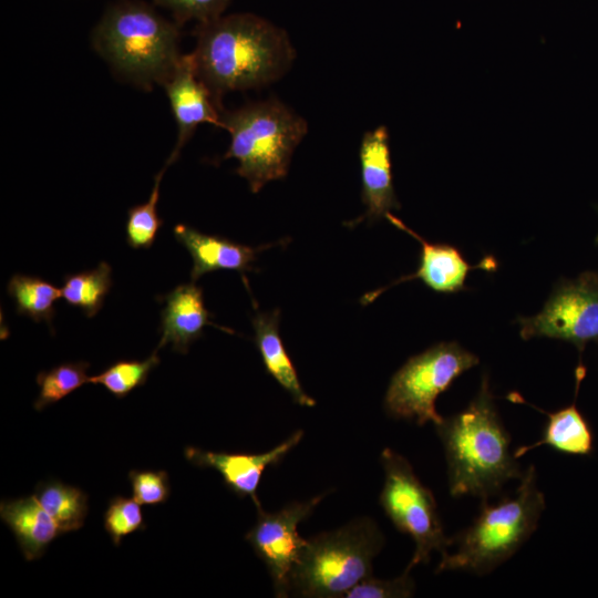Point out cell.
Wrapping results in <instances>:
<instances>
[{"mask_svg": "<svg viewBox=\"0 0 598 598\" xmlns=\"http://www.w3.org/2000/svg\"><path fill=\"white\" fill-rule=\"evenodd\" d=\"M172 10L178 21L208 22L221 16L229 0H155Z\"/></svg>", "mask_w": 598, "mask_h": 598, "instance_id": "f1b7e54d", "label": "cell"}, {"mask_svg": "<svg viewBox=\"0 0 598 598\" xmlns=\"http://www.w3.org/2000/svg\"><path fill=\"white\" fill-rule=\"evenodd\" d=\"M586 368L579 364L576 369V392L575 400L568 406H565L555 412H545L537 409L547 415L548 422L544 429L543 436L539 441L518 446L514 451L516 458L522 457L532 450L547 445L555 451L568 455L589 456L595 450V434L589 421L577 408V394L580 382L585 378Z\"/></svg>", "mask_w": 598, "mask_h": 598, "instance_id": "e0dca14e", "label": "cell"}, {"mask_svg": "<svg viewBox=\"0 0 598 598\" xmlns=\"http://www.w3.org/2000/svg\"><path fill=\"white\" fill-rule=\"evenodd\" d=\"M405 569L402 575L393 579H378L369 576L351 588L347 598H409L414 595L415 582Z\"/></svg>", "mask_w": 598, "mask_h": 598, "instance_id": "4316f807", "label": "cell"}, {"mask_svg": "<svg viewBox=\"0 0 598 598\" xmlns=\"http://www.w3.org/2000/svg\"><path fill=\"white\" fill-rule=\"evenodd\" d=\"M383 545L379 526L367 516L307 539L291 576V592L308 598L344 597L372 576V561Z\"/></svg>", "mask_w": 598, "mask_h": 598, "instance_id": "8992f818", "label": "cell"}, {"mask_svg": "<svg viewBox=\"0 0 598 598\" xmlns=\"http://www.w3.org/2000/svg\"><path fill=\"white\" fill-rule=\"evenodd\" d=\"M92 42L121 78L144 90L163 85L182 55L177 28L140 2L112 6L96 25Z\"/></svg>", "mask_w": 598, "mask_h": 598, "instance_id": "277c9868", "label": "cell"}, {"mask_svg": "<svg viewBox=\"0 0 598 598\" xmlns=\"http://www.w3.org/2000/svg\"><path fill=\"white\" fill-rule=\"evenodd\" d=\"M103 522L115 546H120L123 537L146 528L141 504L134 498L123 496L110 499Z\"/></svg>", "mask_w": 598, "mask_h": 598, "instance_id": "484cf974", "label": "cell"}, {"mask_svg": "<svg viewBox=\"0 0 598 598\" xmlns=\"http://www.w3.org/2000/svg\"><path fill=\"white\" fill-rule=\"evenodd\" d=\"M0 516L12 530L27 560L40 558L53 539L62 534L33 495L2 501Z\"/></svg>", "mask_w": 598, "mask_h": 598, "instance_id": "ac0fdd59", "label": "cell"}, {"mask_svg": "<svg viewBox=\"0 0 598 598\" xmlns=\"http://www.w3.org/2000/svg\"><path fill=\"white\" fill-rule=\"evenodd\" d=\"M545 507L535 466L530 465L524 471L513 496H505L496 504L482 499L478 516L452 538L455 549L442 555L435 573L489 574L533 535Z\"/></svg>", "mask_w": 598, "mask_h": 598, "instance_id": "3957f363", "label": "cell"}, {"mask_svg": "<svg viewBox=\"0 0 598 598\" xmlns=\"http://www.w3.org/2000/svg\"><path fill=\"white\" fill-rule=\"evenodd\" d=\"M174 236L192 256V282L215 270H235L245 275L254 269L257 252L266 248H254L221 236L207 235L184 224L174 227Z\"/></svg>", "mask_w": 598, "mask_h": 598, "instance_id": "9a60e30c", "label": "cell"}, {"mask_svg": "<svg viewBox=\"0 0 598 598\" xmlns=\"http://www.w3.org/2000/svg\"><path fill=\"white\" fill-rule=\"evenodd\" d=\"M362 203L367 212L349 226L367 219L369 223L385 217L391 209L401 207L393 187L389 132L379 126L364 133L360 145Z\"/></svg>", "mask_w": 598, "mask_h": 598, "instance_id": "5bb4252c", "label": "cell"}, {"mask_svg": "<svg viewBox=\"0 0 598 598\" xmlns=\"http://www.w3.org/2000/svg\"><path fill=\"white\" fill-rule=\"evenodd\" d=\"M196 35L192 55L197 75L220 106L225 93L279 80L296 56L287 33L252 13L199 23Z\"/></svg>", "mask_w": 598, "mask_h": 598, "instance_id": "6da1fadb", "label": "cell"}, {"mask_svg": "<svg viewBox=\"0 0 598 598\" xmlns=\"http://www.w3.org/2000/svg\"><path fill=\"white\" fill-rule=\"evenodd\" d=\"M303 437V431L298 430L287 440L268 452L260 454L212 452L188 446L184 454L187 461L202 468L217 471L225 485L238 497H250L256 508L262 507L257 489L265 470L279 464L283 457Z\"/></svg>", "mask_w": 598, "mask_h": 598, "instance_id": "4fadbf2b", "label": "cell"}, {"mask_svg": "<svg viewBox=\"0 0 598 598\" xmlns=\"http://www.w3.org/2000/svg\"><path fill=\"white\" fill-rule=\"evenodd\" d=\"M385 218L396 228L408 233L421 244L420 266L415 272L403 276L381 289L367 292L360 299L364 306L374 301L382 292L391 287L414 279L422 280L429 288L436 292H457L465 289L464 282L471 269L481 268L492 271L496 268V262L492 257H485L480 264L471 266L455 247L426 241L391 213H388Z\"/></svg>", "mask_w": 598, "mask_h": 598, "instance_id": "7c38bea8", "label": "cell"}, {"mask_svg": "<svg viewBox=\"0 0 598 598\" xmlns=\"http://www.w3.org/2000/svg\"><path fill=\"white\" fill-rule=\"evenodd\" d=\"M161 313L159 348L172 344L179 353H187L189 344L202 337L205 326L212 324L203 290L195 282L183 283L164 296Z\"/></svg>", "mask_w": 598, "mask_h": 598, "instance_id": "2e32d148", "label": "cell"}, {"mask_svg": "<svg viewBox=\"0 0 598 598\" xmlns=\"http://www.w3.org/2000/svg\"><path fill=\"white\" fill-rule=\"evenodd\" d=\"M380 461L384 484L379 503L394 527L411 536L415 544L413 556L405 569L427 564L432 551L445 554L452 546L440 518L435 497L415 475L410 462L386 447Z\"/></svg>", "mask_w": 598, "mask_h": 598, "instance_id": "ba28073f", "label": "cell"}, {"mask_svg": "<svg viewBox=\"0 0 598 598\" xmlns=\"http://www.w3.org/2000/svg\"><path fill=\"white\" fill-rule=\"evenodd\" d=\"M112 287V268L102 261L95 269L69 274L63 277L62 298L78 307L87 317H94Z\"/></svg>", "mask_w": 598, "mask_h": 598, "instance_id": "7402d4cb", "label": "cell"}, {"mask_svg": "<svg viewBox=\"0 0 598 598\" xmlns=\"http://www.w3.org/2000/svg\"><path fill=\"white\" fill-rule=\"evenodd\" d=\"M162 86L177 124V142L166 162L169 166L199 124L208 123L221 128L220 115L224 109L197 75L192 53L181 55Z\"/></svg>", "mask_w": 598, "mask_h": 598, "instance_id": "8fae6325", "label": "cell"}, {"mask_svg": "<svg viewBox=\"0 0 598 598\" xmlns=\"http://www.w3.org/2000/svg\"><path fill=\"white\" fill-rule=\"evenodd\" d=\"M278 324V309L270 313H258L252 319L255 343L266 371L290 394L297 404L312 408L317 402L305 392L296 368L279 334Z\"/></svg>", "mask_w": 598, "mask_h": 598, "instance_id": "d6986e66", "label": "cell"}, {"mask_svg": "<svg viewBox=\"0 0 598 598\" xmlns=\"http://www.w3.org/2000/svg\"><path fill=\"white\" fill-rule=\"evenodd\" d=\"M596 243L598 244V234H597V237H596Z\"/></svg>", "mask_w": 598, "mask_h": 598, "instance_id": "f546056e", "label": "cell"}, {"mask_svg": "<svg viewBox=\"0 0 598 598\" xmlns=\"http://www.w3.org/2000/svg\"><path fill=\"white\" fill-rule=\"evenodd\" d=\"M167 167L168 165L165 164L162 171L155 176L154 186L148 199L143 204L131 207L127 212L125 226L126 240L134 249L150 248L163 224L162 218L157 215V203L161 181Z\"/></svg>", "mask_w": 598, "mask_h": 598, "instance_id": "d4e9b609", "label": "cell"}, {"mask_svg": "<svg viewBox=\"0 0 598 598\" xmlns=\"http://www.w3.org/2000/svg\"><path fill=\"white\" fill-rule=\"evenodd\" d=\"M478 364V358L456 342H441L411 357L391 378L384 409L394 419L414 420L417 425L439 424L437 396L456 378Z\"/></svg>", "mask_w": 598, "mask_h": 598, "instance_id": "52a82bcc", "label": "cell"}, {"mask_svg": "<svg viewBox=\"0 0 598 598\" xmlns=\"http://www.w3.org/2000/svg\"><path fill=\"white\" fill-rule=\"evenodd\" d=\"M90 364L84 361L59 364L49 371H41L37 375L39 396L34 409L44 408L59 402L80 386L89 383L87 369Z\"/></svg>", "mask_w": 598, "mask_h": 598, "instance_id": "603a6c76", "label": "cell"}, {"mask_svg": "<svg viewBox=\"0 0 598 598\" xmlns=\"http://www.w3.org/2000/svg\"><path fill=\"white\" fill-rule=\"evenodd\" d=\"M133 498L141 505L165 503L171 494L168 474L165 471H136L128 473Z\"/></svg>", "mask_w": 598, "mask_h": 598, "instance_id": "83f0119b", "label": "cell"}, {"mask_svg": "<svg viewBox=\"0 0 598 598\" xmlns=\"http://www.w3.org/2000/svg\"><path fill=\"white\" fill-rule=\"evenodd\" d=\"M324 496L291 502L276 513L257 508V520L245 538L266 565L276 597L291 594V576L307 544L298 533V525L313 513Z\"/></svg>", "mask_w": 598, "mask_h": 598, "instance_id": "30bf717a", "label": "cell"}, {"mask_svg": "<svg viewBox=\"0 0 598 598\" xmlns=\"http://www.w3.org/2000/svg\"><path fill=\"white\" fill-rule=\"evenodd\" d=\"M220 122L230 134L224 158L238 161L236 173L252 193L287 175L291 156L308 132L306 120L275 97L223 110Z\"/></svg>", "mask_w": 598, "mask_h": 598, "instance_id": "5b68a950", "label": "cell"}, {"mask_svg": "<svg viewBox=\"0 0 598 598\" xmlns=\"http://www.w3.org/2000/svg\"><path fill=\"white\" fill-rule=\"evenodd\" d=\"M33 496L54 519L62 534L78 530L87 514V495L82 489L51 480L40 483Z\"/></svg>", "mask_w": 598, "mask_h": 598, "instance_id": "ffe728a7", "label": "cell"}, {"mask_svg": "<svg viewBox=\"0 0 598 598\" xmlns=\"http://www.w3.org/2000/svg\"><path fill=\"white\" fill-rule=\"evenodd\" d=\"M159 363L157 350L145 360H118L101 373L90 377L89 383L101 384L117 399L146 383L150 372Z\"/></svg>", "mask_w": 598, "mask_h": 598, "instance_id": "cb8c5ba5", "label": "cell"}, {"mask_svg": "<svg viewBox=\"0 0 598 598\" xmlns=\"http://www.w3.org/2000/svg\"><path fill=\"white\" fill-rule=\"evenodd\" d=\"M447 464L453 497L471 495L488 499L522 471L489 389L487 374L470 404L435 425Z\"/></svg>", "mask_w": 598, "mask_h": 598, "instance_id": "7a4b0ae2", "label": "cell"}, {"mask_svg": "<svg viewBox=\"0 0 598 598\" xmlns=\"http://www.w3.org/2000/svg\"><path fill=\"white\" fill-rule=\"evenodd\" d=\"M7 291L19 315L35 322L45 321L52 328L54 303L62 297L61 288L40 277L16 274L10 278Z\"/></svg>", "mask_w": 598, "mask_h": 598, "instance_id": "44dd1931", "label": "cell"}, {"mask_svg": "<svg viewBox=\"0 0 598 598\" xmlns=\"http://www.w3.org/2000/svg\"><path fill=\"white\" fill-rule=\"evenodd\" d=\"M517 321L524 340L559 339L573 343L581 354L587 343H598V272L559 281L539 313Z\"/></svg>", "mask_w": 598, "mask_h": 598, "instance_id": "9c48e42d", "label": "cell"}]
</instances>
